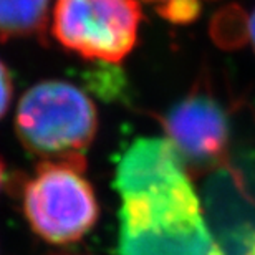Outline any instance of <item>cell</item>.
I'll return each instance as SVG.
<instances>
[{"instance_id":"277c9868","label":"cell","mask_w":255,"mask_h":255,"mask_svg":"<svg viewBox=\"0 0 255 255\" xmlns=\"http://www.w3.org/2000/svg\"><path fill=\"white\" fill-rule=\"evenodd\" d=\"M141 20L139 0H57L52 35L81 58L118 63L136 47Z\"/></svg>"},{"instance_id":"8fae6325","label":"cell","mask_w":255,"mask_h":255,"mask_svg":"<svg viewBox=\"0 0 255 255\" xmlns=\"http://www.w3.org/2000/svg\"><path fill=\"white\" fill-rule=\"evenodd\" d=\"M247 27H249V37H251L252 43H254V48H255V10H254L252 17L249 18V23H247Z\"/></svg>"},{"instance_id":"6da1fadb","label":"cell","mask_w":255,"mask_h":255,"mask_svg":"<svg viewBox=\"0 0 255 255\" xmlns=\"http://www.w3.org/2000/svg\"><path fill=\"white\" fill-rule=\"evenodd\" d=\"M120 227L154 229L204 219L189 171L166 137H139L116 166Z\"/></svg>"},{"instance_id":"4fadbf2b","label":"cell","mask_w":255,"mask_h":255,"mask_svg":"<svg viewBox=\"0 0 255 255\" xmlns=\"http://www.w3.org/2000/svg\"><path fill=\"white\" fill-rule=\"evenodd\" d=\"M53 255H75V254H53Z\"/></svg>"},{"instance_id":"7a4b0ae2","label":"cell","mask_w":255,"mask_h":255,"mask_svg":"<svg viewBox=\"0 0 255 255\" xmlns=\"http://www.w3.org/2000/svg\"><path fill=\"white\" fill-rule=\"evenodd\" d=\"M15 132L20 144L42 161L86 164L85 152L98 132V111L78 86L45 80L20 98Z\"/></svg>"},{"instance_id":"3957f363","label":"cell","mask_w":255,"mask_h":255,"mask_svg":"<svg viewBox=\"0 0 255 255\" xmlns=\"http://www.w3.org/2000/svg\"><path fill=\"white\" fill-rule=\"evenodd\" d=\"M85 166L42 161L22 186V212L42 241L66 246L81 241L96 226L100 206Z\"/></svg>"},{"instance_id":"ba28073f","label":"cell","mask_w":255,"mask_h":255,"mask_svg":"<svg viewBox=\"0 0 255 255\" xmlns=\"http://www.w3.org/2000/svg\"><path fill=\"white\" fill-rule=\"evenodd\" d=\"M156 12L172 23L186 25L194 22L201 12V0H144Z\"/></svg>"},{"instance_id":"5b68a950","label":"cell","mask_w":255,"mask_h":255,"mask_svg":"<svg viewBox=\"0 0 255 255\" xmlns=\"http://www.w3.org/2000/svg\"><path fill=\"white\" fill-rule=\"evenodd\" d=\"M166 139L174 146L187 171H204L224 161L229 147V116L207 91L196 90L164 118Z\"/></svg>"},{"instance_id":"7c38bea8","label":"cell","mask_w":255,"mask_h":255,"mask_svg":"<svg viewBox=\"0 0 255 255\" xmlns=\"http://www.w3.org/2000/svg\"><path fill=\"white\" fill-rule=\"evenodd\" d=\"M3 177H5V166H3V162L0 161V187L3 184Z\"/></svg>"},{"instance_id":"30bf717a","label":"cell","mask_w":255,"mask_h":255,"mask_svg":"<svg viewBox=\"0 0 255 255\" xmlns=\"http://www.w3.org/2000/svg\"><path fill=\"white\" fill-rule=\"evenodd\" d=\"M13 96V81L10 70L7 68L2 60H0V120L3 118L8 111V106L12 103Z\"/></svg>"},{"instance_id":"8992f818","label":"cell","mask_w":255,"mask_h":255,"mask_svg":"<svg viewBox=\"0 0 255 255\" xmlns=\"http://www.w3.org/2000/svg\"><path fill=\"white\" fill-rule=\"evenodd\" d=\"M120 255H222L204 219L154 229L120 227Z\"/></svg>"},{"instance_id":"9c48e42d","label":"cell","mask_w":255,"mask_h":255,"mask_svg":"<svg viewBox=\"0 0 255 255\" xmlns=\"http://www.w3.org/2000/svg\"><path fill=\"white\" fill-rule=\"evenodd\" d=\"M222 255H255V229L244 227L217 239Z\"/></svg>"},{"instance_id":"52a82bcc","label":"cell","mask_w":255,"mask_h":255,"mask_svg":"<svg viewBox=\"0 0 255 255\" xmlns=\"http://www.w3.org/2000/svg\"><path fill=\"white\" fill-rule=\"evenodd\" d=\"M50 0H0V40L43 37Z\"/></svg>"}]
</instances>
